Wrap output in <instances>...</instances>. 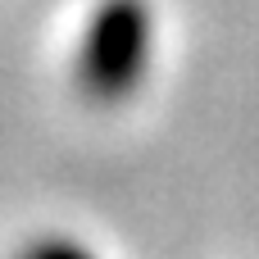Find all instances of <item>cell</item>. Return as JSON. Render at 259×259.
<instances>
[{
  "label": "cell",
  "mask_w": 259,
  "mask_h": 259,
  "mask_svg": "<svg viewBox=\"0 0 259 259\" xmlns=\"http://www.w3.org/2000/svg\"><path fill=\"white\" fill-rule=\"evenodd\" d=\"M150 59V18L137 0H109L87 36L82 50V82L96 100L127 96L146 77Z\"/></svg>",
  "instance_id": "cell-1"
},
{
  "label": "cell",
  "mask_w": 259,
  "mask_h": 259,
  "mask_svg": "<svg viewBox=\"0 0 259 259\" xmlns=\"http://www.w3.org/2000/svg\"><path fill=\"white\" fill-rule=\"evenodd\" d=\"M23 259H96V255H91L87 246L68 241V237H50V241H36Z\"/></svg>",
  "instance_id": "cell-2"
}]
</instances>
